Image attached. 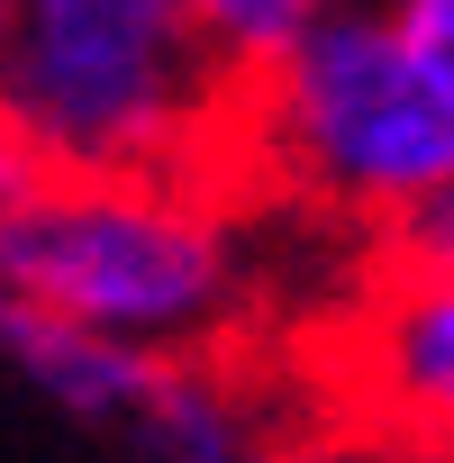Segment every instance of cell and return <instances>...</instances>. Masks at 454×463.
<instances>
[{
    "instance_id": "1",
    "label": "cell",
    "mask_w": 454,
    "mask_h": 463,
    "mask_svg": "<svg viewBox=\"0 0 454 463\" xmlns=\"http://www.w3.org/2000/svg\"><path fill=\"white\" fill-rule=\"evenodd\" d=\"M0 300L182 364L255 309V237L218 182L37 173V191L0 218Z\"/></svg>"
},
{
    "instance_id": "8",
    "label": "cell",
    "mask_w": 454,
    "mask_h": 463,
    "mask_svg": "<svg viewBox=\"0 0 454 463\" xmlns=\"http://www.w3.org/2000/svg\"><path fill=\"white\" fill-rule=\"evenodd\" d=\"M327 10H336V0H191V19H200L209 55L237 73V82L273 73V64H282Z\"/></svg>"
},
{
    "instance_id": "9",
    "label": "cell",
    "mask_w": 454,
    "mask_h": 463,
    "mask_svg": "<svg viewBox=\"0 0 454 463\" xmlns=\"http://www.w3.org/2000/svg\"><path fill=\"white\" fill-rule=\"evenodd\" d=\"M382 273H454V182L382 237Z\"/></svg>"
},
{
    "instance_id": "7",
    "label": "cell",
    "mask_w": 454,
    "mask_h": 463,
    "mask_svg": "<svg viewBox=\"0 0 454 463\" xmlns=\"http://www.w3.org/2000/svg\"><path fill=\"white\" fill-rule=\"evenodd\" d=\"M264 463H454V454L427 445V436H409L400 418H382V409L327 391V400H309V409H282Z\"/></svg>"
},
{
    "instance_id": "5",
    "label": "cell",
    "mask_w": 454,
    "mask_h": 463,
    "mask_svg": "<svg viewBox=\"0 0 454 463\" xmlns=\"http://www.w3.org/2000/svg\"><path fill=\"white\" fill-rule=\"evenodd\" d=\"M0 364H10L55 418H73L82 436L109 445V436L146 409V391L164 382L173 354H137V345H109V336L64 327V318H46V309L0 300Z\"/></svg>"
},
{
    "instance_id": "2",
    "label": "cell",
    "mask_w": 454,
    "mask_h": 463,
    "mask_svg": "<svg viewBox=\"0 0 454 463\" xmlns=\"http://www.w3.org/2000/svg\"><path fill=\"white\" fill-rule=\"evenodd\" d=\"M237 100L246 82L209 55L191 0H10L0 128L55 182H209L237 146Z\"/></svg>"
},
{
    "instance_id": "11",
    "label": "cell",
    "mask_w": 454,
    "mask_h": 463,
    "mask_svg": "<svg viewBox=\"0 0 454 463\" xmlns=\"http://www.w3.org/2000/svg\"><path fill=\"white\" fill-rule=\"evenodd\" d=\"M28 191H37V164H28V146H19L10 128H0V218H10Z\"/></svg>"
},
{
    "instance_id": "10",
    "label": "cell",
    "mask_w": 454,
    "mask_h": 463,
    "mask_svg": "<svg viewBox=\"0 0 454 463\" xmlns=\"http://www.w3.org/2000/svg\"><path fill=\"white\" fill-rule=\"evenodd\" d=\"M391 10V28L409 37V55L445 82V100H454V0H382Z\"/></svg>"
},
{
    "instance_id": "12",
    "label": "cell",
    "mask_w": 454,
    "mask_h": 463,
    "mask_svg": "<svg viewBox=\"0 0 454 463\" xmlns=\"http://www.w3.org/2000/svg\"><path fill=\"white\" fill-rule=\"evenodd\" d=\"M0 37H10V0H0Z\"/></svg>"
},
{
    "instance_id": "4",
    "label": "cell",
    "mask_w": 454,
    "mask_h": 463,
    "mask_svg": "<svg viewBox=\"0 0 454 463\" xmlns=\"http://www.w3.org/2000/svg\"><path fill=\"white\" fill-rule=\"evenodd\" d=\"M336 391L454 454V273H382L345 318Z\"/></svg>"
},
{
    "instance_id": "3",
    "label": "cell",
    "mask_w": 454,
    "mask_h": 463,
    "mask_svg": "<svg viewBox=\"0 0 454 463\" xmlns=\"http://www.w3.org/2000/svg\"><path fill=\"white\" fill-rule=\"evenodd\" d=\"M237 146L264 164L273 191L336 227H391L454 182V100L409 55L391 10H336L246 82Z\"/></svg>"
},
{
    "instance_id": "6",
    "label": "cell",
    "mask_w": 454,
    "mask_h": 463,
    "mask_svg": "<svg viewBox=\"0 0 454 463\" xmlns=\"http://www.w3.org/2000/svg\"><path fill=\"white\" fill-rule=\"evenodd\" d=\"M273 409L255 400L246 373H227L209 354L164 364L146 409L109 436V463H264L273 454Z\"/></svg>"
}]
</instances>
